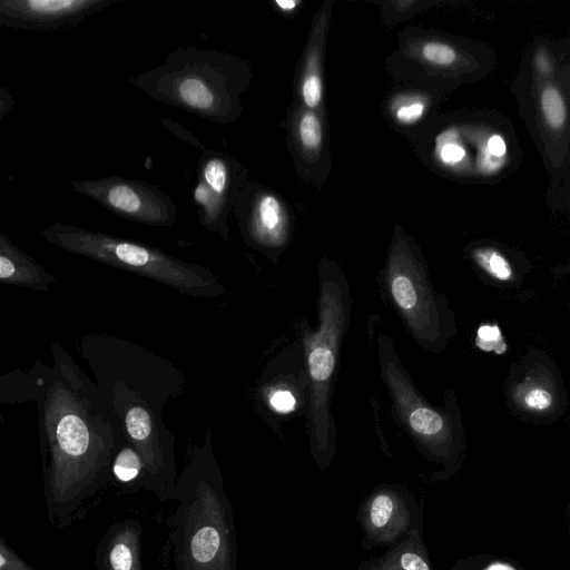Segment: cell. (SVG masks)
I'll return each mask as SVG.
<instances>
[{
	"mask_svg": "<svg viewBox=\"0 0 570 570\" xmlns=\"http://www.w3.org/2000/svg\"><path fill=\"white\" fill-rule=\"evenodd\" d=\"M43 499L55 530L87 517L112 479L116 442L110 425L77 390L56 382L45 400Z\"/></svg>",
	"mask_w": 570,
	"mask_h": 570,
	"instance_id": "6da1fadb",
	"label": "cell"
},
{
	"mask_svg": "<svg viewBox=\"0 0 570 570\" xmlns=\"http://www.w3.org/2000/svg\"><path fill=\"white\" fill-rule=\"evenodd\" d=\"M167 515L174 570H238L233 507L209 449H196L178 475Z\"/></svg>",
	"mask_w": 570,
	"mask_h": 570,
	"instance_id": "7a4b0ae2",
	"label": "cell"
},
{
	"mask_svg": "<svg viewBox=\"0 0 570 570\" xmlns=\"http://www.w3.org/2000/svg\"><path fill=\"white\" fill-rule=\"evenodd\" d=\"M128 82L154 101L226 124L237 114L242 68L225 52L187 46Z\"/></svg>",
	"mask_w": 570,
	"mask_h": 570,
	"instance_id": "3957f363",
	"label": "cell"
},
{
	"mask_svg": "<svg viewBox=\"0 0 570 570\" xmlns=\"http://www.w3.org/2000/svg\"><path fill=\"white\" fill-rule=\"evenodd\" d=\"M39 235L60 249L147 277L184 295L216 297L224 293L208 268L146 244L61 222L48 225Z\"/></svg>",
	"mask_w": 570,
	"mask_h": 570,
	"instance_id": "277c9868",
	"label": "cell"
},
{
	"mask_svg": "<svg viewBox=\"0 0 570 570\" xmlns=\"http://www.w3.org/2000/svg\"><path fill=\"white\" fill-rule=\"evenodd\" d=\"M320 327L306 335L305 347L311 379V449L320 470L331 464L335 433L330 412L337 352L350 315V295L344 277L321 276Z\"/></svg>",
	"mask_w": 570,
	"mask_h": 570,
	"instance_id": "5b68a950",
	"label": "cell"
},
{
	"mask_svg": "<svg viewBox=\"0 0 570 570\" xmlns=\"http://www.w3.org/2000/svg\"><path fill=\"white\" fill-rule=\"evenodd\" d=\"M381 364L397 414L412 434L421 453L442 466L431 480L451 475L460 465L463 453V429L455 402L435 407L416 393L403 368L390 353L385 338L381 342Z\"/></svg>",
	"mask_w": 570,
	"mask_h": 570,
	"instance_id": "8992f818",
	"label": "cell"
},
{
	"mask_svg": "<svg viewBox=\"0 0 570 570\" xmlns=\"http://www.w3.org/2000/svg\"><path fill=\"white\" fill-rule=\"evenodd\" d=\"M511 90L550 181L562 178L570 173V70Z\"/></svg>",
	"mask_w": 570,
	"mask_h": 570,
	"instance_id": "52a82bcc",
	"label": "cell"
},
{
	"mask_svg": "<svg viewBox=\"0 0 570 570\" xmlns=\"http://www.w3.org/2000/svg\"><path fill=\"white\" fill-rule=\"evenodd\" d=\"M392 299L416 340L428 350L442 351L455 334L453 314L422 268L393 259L387 271Z\"/></svg>",
	"mask_w": 570,
	"mask_h": 570,
	"instance_id": "ba28073f",
	"label": "cell"
},
{
	"mask_svg": "<svg viewBox=\"0 0 570 570\" xmlns=\"http://www.w3.org/2000/svg\"><path fill=\"white\" fill-rule=\"evenodd\" d=\"M503 391L513 414L534 424L558 421L568 403L560 370L540 350L527 352L511 365Z\"/></svg>",
	"mask_w": 570,
	"mask_h": 570,
	"instance_id": "9c48e42d",
	"label": "cell"
},
{
	"mask_svg": "<svg viewBox=\"0 0 570 570\" xmlns=\"http://www.w3.org/2000/svg\"><path fill=\"white\" fill-rule=\"evenodd\" d=\"M424 499L404 484L376 485L360 502L356 520L365 550L391 548L424 529Z\"/></svg>",
	"mask_w": 570,
	"mask_h": 570,
	"instance_id": "30bf717a",
	"label": "cell"
},
{
	"mask_svg": "<svg viewBox=\"0 0 570 570\" xmlns=\"http://www.w3.org/2000/svg\"><path fill=\"white\" fill-rule=\"evenodd\" d=\"M71 188L112 214L151 227H170L177 222V206L169 194L148 181L118 175L70 179Z\"/></svg>",
	"mask_w": 570,
	"mask_h": 570,
	"instance_id": "8fae6325",
	"label": "cell"
},
{
	"mask_svg": "<svg viewBox=\"0 0 570 570\" xmlns=\"http://www.w3.org/2000/svg\"><path fill=\"white\" fill-rule=\"evenodd\" d=\"M122 0H0V24L8 29L53 32L76 28Z\"/></svg>",
	"mask_w": 570,
	"mask_h": 570,
	"instance_id": "7c38bea8",
	"label": "cell"
},
{
	"mask_svg": "<svg viewBox=\"0 0 570 570\" xmlns=\"http://www.w3.org/2000/svg\"><path fill=\"white\" fill-rule=\"evenodd\" d=\"M237 181V167L227 155L209 149L202 151L191 197L199 224L224 238Z\"/></svg>",
	"mask_w": 570,
	"mask_h": 570,
	"instance_id": "4fadbf2b",
	"label": "cell"
},
{
	"mask_svg": "<svg viewBox=\"0 0 570 570\" xmlns=\"http://www.w3.org/2000/svg\"><path fill=\"white\" fill-rule=\"evenodd\" d=\"M142 525L135 519L111 524L96 550L97 570H144Z\"/></svg>",
	"mask_w": 570,
	"mask_h": 570,
	"instance_id": "5bb4252c",
	"label": "cell"
},
{
	"mask_svg": "<svg viewBox=\"0 0 570 570\" xmlns=\"http://www.w3.org/2000/svg\"><path fill=\"white\" fill-rule=\"evenodd\" d=\"M566 69L562 40L538 37L522 55L512 89L552 80Z\"/></svg>",
	"mask_w": 570,
	"mask_h": 570,
	"instance_id": "9a60e30c",
	"label": "cell"
},
{
	"mask_svg": "<svg viewBox=\"0 0 570 570\" xmlns=\"http://www.w3.org/2000/svg\"><path fill=\"white\" fill-rule=\"evenodd\" d=\"M56 277L0 233V282L36 291H48Z\"/></svg>",
	"mask_w": 570,
	"mask_h": 570,
	"instance_id": "2e32d148",
	"label": "cell"
},
{
	"mask_svg": "<svg viewBox=\"0 0 570 570\" xmlns=\"http://www.w3.org/2000/svg\"><path fill=\"white\" fill-rule=\"evenodd\" d=\"M355 570H433L424 540V529L414 531L382 554L362 561Z\"/></svg>",
	"mask_w": 570,
	"mask_h": 570,
	"instance_id": "e0dca14e",
	"label": "cell"
},
{
	"mask_svg": "<svg viewBox=\"0 0 570 570\" xmlns=\"http://www.w3.org/2000/svg\"><path fill=\"white\" fill-rule=\"evenodd\" d=\"M471 257L478 268L498 284L510 285L519 281L523 263L518 262L515 253L498 243L473 246Z\"/></svg>",
	"mask_w": 570,
	"mask_h": 570,
	"instance_id": "ac0fdd59",
	"label": "cell"
},
{
	"mask_svg": "<svg viewBox=\"0 0 570 570\" xmlns=\"http://www.w3.org/2000/svg\"><path fill=\"white\" fill-rule=\"evenodd\" d=\"M249 223L255 237L264 242L276 239L283 223L279 200L272 194L257 197L252 203Z\"/></svg>",
	"mask_w": 570,
	"mask_h": 570,
	"instance_id": "d6986e66",
	"label": "cell"
},
{
	"mask_svg": "<svg viewBox=\"0 0 570 570\" xmlns=\"http://www.w3.org/2000/svg\"><path fill=\"white\" fill-rule=\"evenodd\" d=\"M112 479L125 493H135L144 488L146 465L138 451L126 442L117 451L111 466Z\"/></svg>",
	"mask_w": 570,
	"mask_h": 570,
	"instance_id": "ffe728a7",
	"label": "cell"
},
{
	"mask_svg": "<svg viewBox=\"0 0 570 570\" xmlns=\"http://www.w3.org/2000/svg\"><path fill=\"white\" fill-rule=\"evenodd\" d=\"M423 58L439 67H452L462 61V53L452 45L430 41L422 47Z\"/></svg>",
	"mask_w": 570,
	"mask_h": 570,
	"instance_id": "44dd1931",
	"label": "cell"
},
{
	"mask_svg": "<svg viewBox=\"0 0 570 570\" xmlns=\"http://www.w3.org/2000/svg\"><path fill=\"white\" fill-rule=\"evenodd\" d=\"M547 200L552 209L570 215V173L556 181H550Z\"/></svg>",
	"mask_w": 570,
	"mask_h": 570,
	"instance_id": "7402d4cb",
	"label": "cell"
},
{
	"mask_svg": "<svg viewBox=\"0 0 570 570\" xmlns=\"http://www.w3.org/2000/svg\"><path fill=\"white\" fill-rule=\"evenodd\" d=\"M298 135L303 146L314 150L322 144V126L317 116L313 112H305L298 124Z\"/></svg>",
	"mask_w": 570,
	"mask_h": 570,
	"instance_id": "603a6c76",
	"label": "cell"
},
{
	"mask_svg": "<svg viewBox=\"0 0 570 570\" xmlns=\"http://www.w3.org/2000/svg\"><path fill=\"white\" fill-rule=\"evenodd\" d=\"M448 138L440 145L438 156L441 163L448 167H460L465 164V153L458 139L456 130H448Z\"/></svg>",
	"mask_w": 570,
	"mask_h": 570,
	"instance_id": "cb8c5ba5",
	"label": "cell"
},
{
	"mask_svg": "<svg viewBox=\"0 0 570 570\" xmlns=\"http://www.w3.org/2000/svg\"><path fill=\"white\" fill-rule=\"evenodd\" d=\"M0 570H37L24 561L4 540L0 539Z\"/></svg>",
	"mask_w": 570,
	"mask_h": 570,
	"instance_id": "d4e9b609",
	"label": "cell"
},
{
	"mask_svg": "<svg viewBox=\"0 0 570 570\" xmlns=\"http://www.w3.org/2000/svg\"><path fill=\"white\" fill-rule=\"evenodd\" d=\"M302 96L305 105L315 108L322 99V82L317 73H308L302 86Z\"/></svg>",
	"mask_w": 570,
	"mask_h": 570,
	"instance_id": "484cf974",
	"label": "cell"
},
{
	"mask_svg": "<svg viewBox=\"0 0 570 570\" xmlns=\"http://www.w3.org/2000/svg\"><path fill=\"white\" fill-rule=\"evenodd\" d=\"M424 105L420 101H413L401 106L396 110V119L402 124H412L419 120L424 112Z\"/></svg>",
	"mask_w": 570,
	"mask_h": 570,
	"instance_id": "4316f807",
	"label": "cell"
},
{
	"mask_svg": "<svg viewBox=\"0 0 570 570\" xmlns=\"http://www.w3.org/2000/svg\"><path fill=\"white\" fill-rule=\"evenodd\" d=\"M271 404L276 411L287 413L294 409L295 399L289 391L281 390L272 395Z\"/></svg>",
	"mask_w": 570,
	"mask_h": 570,
	"instance_id": "83f0119b",
	"label": "cell"
},
{
	"mask_svg": "<svg viewBox=\"0 0 570 570\" xmlns=\"http://www.w3.org/2000/svg\"><path fill=\"white\" fill-rule=\"evenodd\" d=\"M500 337V330L495 326H481L478 331V338L481 342L480 347L485 348L488 342L492 345H497V340Z\"/></svg>",
	"mask_w": 570,
	"mask_h": 570,
	"instance_id": "f1b7e54d",
	"label": "cell"
},
{
	"mask_svg": "<svg viewBox=\"0 0 570 570\" xmlns=\"http://www.w3.org/2000/svg\"><path fill=\"white\" fill-rule=\"evenodd\" d=\"M14 104V99L11 94L4 88L0 89V120L6 116V114L11 109Z\"/></svg>",
	"mask_w": 570,
	"mask_h": 570,
	"instance_id": "f546056e",
	"label": "cell"
},
{
	"mask_svg": "<svg viewBox=\"0 0 570 570\" xmlns=\"http://www.w3.org/2000/svg\"><path fill=\"white\" fill-rule=\"evenodd\" d=\"M275 3L283 10V11H291L293 10L298 3L299 1H294V0H277L275 1Z\"/></svg>",
	"mask_w": 570,
	"mask_h": 570,
	"instance_id": "4dcf8cb0",
	"label": "cell"
},
{
	"mask_svg": "<svg viewBox=\"0 0 570 570\" xmlns=\"http://www.w3.org/2000/svg\"><path fill=\"white\" fill-rule=\"evenodd\" d=\"M481 570H515L512 566L504 562H492Z\"/></svg>",
	"mask_w": 570,
	"mask_h": 570,
	"instance_id": "1f68e13d",
	"label": "cell"
}]
</instances>
